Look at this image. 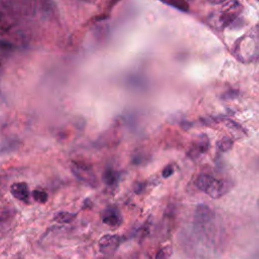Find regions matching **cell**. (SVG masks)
Returning a JSON list of instances; mask_svg holds the SVG:
<instances>
[{
    "mask_svg": "<svg viewBox=\"0 0 259 259\" xmlns=\"http://www.w3.org/2000/svg\"><path fill=\"white\" fill-rule=\"evenodd\" d=\"M196 186L212 198L218 200L226 196L231 190V184L226 180H216L210 176L202 174L196 180Z\"/></svg>",
    "mask_w": 259,
    "mask_h": 259,
    "instance_id": "6da1fadb",
    "label": "cell"
},
{
    "mask_svg": "<svg viewBox=\"0 0 259 259\" xmlns=\"http://www.w3.org/2000/svg\"><path fill=\"white\" fill-rule=\"evenodd\" d=\"M72 174L81 182L92 186V188H96L98 186L96 178L94 174L92 168L84 162H72L71 165Z\"/></svg>",
    "mask_w": 259,
    "mask_h": 259,
    "instance_id": "7a4b0ae2",
    "label": "cell"
},
{
    "mask_svg": "<svg viewBox=\"0 0 259 259\" xmlns=\"http://www.w3.org/2000/svg\"><path fill=\"white\" fill-rule=\"evenodd\" d=\"M122 244V238L118 235H106L104 236L98 244V248L102 254L110 256L114 255Z\"/></svg>",
    "mask_w": 259,
    "mask_h": 259,
    "instance_id": "3957f363",
    "label": "cell"
},
{
    "mask_svg": "<svg viewBox=\"0 0 259 259\" xmlns=\"http://www.w3.org/2000/svg\"><path fill=\"white\" fill-rule=\"evenodd\" d=\"M242 6L238 2H231L222 12L220 22L223 24V26H228L231 24H233L237 18L240 16L242 12Z\"/></svg>",
    "mask_w": 259,
    "mask_h": 259,
    "instance_id": "277c9868",
    "label": "cell"
},
{
    "mask_svg": "<svg viewBox=\"0 0 259 259\" xmlns=\"http://www.w3.org/2000/svg\"><path fill=\"white\" fill-rule=\"evenodd\" d=\"M102 222L110 227H118L122 225V218L120 212L116 206H110L102 214Z\"/></svg>",
    "mask_w": 259,
    "mask_h": 259,
    "instance_id": "5b68a950",
    "label": "cell"
},
{
    "mask_svg": "<svg viewBox=\"0 0 259 259\" xmlns=\"http://www.w3.org/2000/svg\"><path fill=\"white\" fill-rule=\"evenodd\" d=\"M194 219L198 224L206 225V224L210 223L214 219V212L208 206L200 204L196 210Z\"/></svg>",
    "mask_w": 259,
    "mask_h": 259,
    "instance_id": "8992f818",
    "label": "cell"
},
{
    "mask_svg": "<svg viewBox=\"0 0 259 259\" xmlns=\"http://www.w3.org/2000/svg\"><path fill=\"white\" fill-rule=\"evenodd\" d=\"M10 192L14 196V198H16L20 202H28L30 200V192L28 186L26 182L14 184L10 188Z\"/></svg>",
    "mask_w": 259,
    "mask_h": 259,
    "instance_id": "52a82bcc",
    "label": "cell"
},
{
    "mask_svg": "<svg viewBox=\"0 0 259 259\" xmlns=\"http://www.w3.org/2000/svg\"><path fill=\"white\" fill-rule=\"evenodd\" d=\"M208 147H210V142H208V137L202 136L192 146V148L190 152V156H192V158H196V157L200 156L202 154H204L208 150Z\"/></svg>",
    "mask_w": 259,
    "mask_h": 259,
    "instance_id": "ba28073f",
    "label": "cell"
},
{
    "mask_svg": "<svg viewBox=\"0 0 259 259\" xmlns=\"http://www.w3.org/2000/svg\"><path fill=\"white\" fill-rule=\"evenodd\" d=\"M75 218H76V214L61 212H58L57 214H55L54 220L60 224H69V223L73 222L75 220Z\"/></svg>",
    "mask_w": 259,
    "mask_h": 259,
    "instance_id": "9c48e42d",
    "label": "cell"
},
{
    "mask_svg": "<svg viewBox=\"0 0 259 259\" xmlns=\"http://www.w3.org/2000/svg\"><path fill=\"white\" fill-rule=\"evenodd\" d=\"M102 178H104V184H106V186H114L116 184L118 180V174H116V172H114V170L108 169V170L104 171Z\"/></svg>",
    "mask_w": 259,
    "mask_h": 259,
    "instance_id": "30bf717a",
    "label": "cell"
},
{
    "mask_svg": "<svg viewBox=\"0 0 259 259\" xmlns=\"http://www.w3.org/2000/svg\"><path fill=\"white\" fill-rule=\"evenodd\" d=\"M163 2L180 10H182V12H188V10H190V6H188L186 0H163Z\"/></svg>",
    "mask_w": 259,
    "mask_h": 259,
    "instance_id": "8fae6325",
    "label": "cell"
},
{
    "mask_svg": "<svg viewBox=\"0 0 259 259\" xmlns=\"http://www.w3.org/2000/svg\"><path fill=\"white\" fill-rule=\"evenodd\" d=\"M217 146H218V149H219L220 152L225 153V152L230 151V150L233 148V146H234V141H233L231 138L225 137V138L221 139V140L218 142Z\"/></svg>",
    "mask_w": 259,
    "mask_h": 259,
    "instance_id": "7c38bea8",
    "label": "cell"
},
{
    "mask_svg": "<svg viewBox=\"0 0 259 259\" xmlns=\"http://www.w3.org/2000/svg\"><path fill=\"white\" fill-rule=\"evenodd\" d=\"M32 198L36 202H40V204H46L49 200V196H48V194L42 190H34L32 192Z\"/></svg>",
    "mask_w": 259,
    "mask_h": 259,
    "instance_id": "4fadbf2b",
    "label": "cell"
},
{
    "mask_svg": "<svg viewBox=\"0 0 259 259\" xmlns=\"http://www.w3.org/2000/svg\"><path fill=\"white\" fill-rule=\"evenodd\" d=\"M172 174H174V167L169 165V166H167V167L164 168L163 174H162V176H163L164 178H170Z\"/></svg>",
    "mask_w": 259,
    "mask_h": 259,
    "instance_id": "5bb4252c",
    "label": "cell"
},
{
    "mask_svg": "<svg viewBox=\"0 0 259 259\" xmlns=\"http://www.w3.org/2000/svg\"><path fill=\"white\" fill-rule=\"evenodd\" d=\"M168 250H169V248H164L163 250H161V251L156 255V257H157V258H167V257H169V256L171 255V252H168Z\"/></svg>",
    "mask_w": 259,
    "mask_h": 259,
    "instance_id": "9a60e30c",
    "label": "cell"
},
{
    "mask_svg": "<svg viewBox=\"0 0 259 259\" xmlns=\"http://www.w3.org/2000/svg\"><path fill=\"white\" fill-rule=\"evenodd\" d=\"M144 188H145V184H138L136 186H135V192L136 194H142L144 192Z\"/></svg>",
    "mask_w": 259,
    "mask_h": 259,
    "instance_id": "2e32d148",
    "label": "cell"
},
{
    "mask_svg": "<svg viewBox=\"0 0 259 259\" xmlns=\"http://www.w3.org/2000/svg\"><path fill=\"white\" fill-rule=\"evenodd\" d=\"M208 2L210 4H214V6H217V4H225L227 0H208Z\"/></svg>",
    "mask_w": 259,
    "mask_h": 259,
    "instance_id": "e0dca14e",
    "label": "cell"
}]
</instances>
